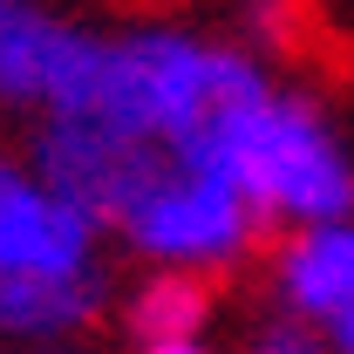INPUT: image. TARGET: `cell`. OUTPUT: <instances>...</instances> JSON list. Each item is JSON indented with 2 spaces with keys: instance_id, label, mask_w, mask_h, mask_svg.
Listing matches in <instances>:
<instances>
[{
  "instance_id": "1",
  "label": "cell",
  "mask_w": 354,
  "mask_h": 354,
  "mask_svg": "<svg viewBox=\"0 0 354 354\" xmlns=\"http://www.w3.org/2000/svg\"><path fill=\"white\" fill-rule=\"evenodd\" d=\"M266 82L272 75L232 41H205L191 28H123V35H102L95 82L75 109H95L123 130L164 143L171 157L205 164L218 130Z\"/></svg>"
},
{
  "instance_id": "2",
  "label": "cell",
  "mask_w": 354,
  "mask_h": 354,
  "mask_svg": "<svg viewBox=\"0 0 354 354\" xmlns=\"http://www.w3.org/2000/svg\"><path fill=\"white\" fill-rule=\"evenodd\" d=\"M205 164L232 177L245 191V205L279 232L354 218V157L341 143V130L307 95H293L279 82H266L225 123L218 143L205 150Z\"/></svg>"
},
{
  "instance_id": "3",
  "label": "cell",
  "mask_w": 354,
  "mask_h": 354,
  "mask_svg": "<svg viewBox=\"0 0 354 354\" xmlns=\"http://www.w3.org/2000/svg\"><path fill=\"white\" fill-rule=\"evenodd\" d=\"M109 239L130 252L143 272H191V279H218L232 266H245L266 239V218L245 205V191L212 164L177 157L157 171V184L136 198L123 218L109 225Z\"/></svg>"
},
{
  "instance_id": "4",
  "label": "cell",
  "mask_w": 354,
  "mask_h": 354,
  "mask_svg": "<svg viewBox=\"0 0 354 354\" xmlns=\"http://www.w3.org/2000/svg\"><path fill=\"white\" fill-rule=\"evenodd\" d=\"M21 157H28L68 205H82L88 218L102 225V239H109V225L157 184V171L177 164L164 143L123 130V123H109V116H95V109H55L41 123H28V150H21Z\"/></svg>"
},
{
  "instance_id": "5",
  "label": "cell",
  "mask_w": 354,
  "mask_h": 354,
  "mask_svg": "<svg viewBox=\"0 0 354 354\" xmlns=\"http://www.w3.org/2000/svg\"><path fill=\"white\" fill-rule=\"evenodd\" d=\"M102 35L48 0H0V116L41 123L75 109L95 82Z\"/></svg>"
},
{
  "instance_id": "6",
  "label": "cell",
  "mask_w": 354,
  "mask_h": 354,
  "mask_svg": "<svg viewBox=\"0 0 354 354\" xmlns=\"http://www.w3.org/2000/svg\"><path fill=\"white\" fill-rule=\"evenodd\" d=\"M102 259V225L21 150H0V272H75Z\"/></svg>"
},
{
  "instance_id": "7",
  "label": "cell",
  "mask_w": 354,
  "mask_h": 354,
  "mask_svg": "<svg viewBox=\"0 0 354 354\" xmlns=\"http://www.w3.org/2000/svg\"><path fill=\"white\" fill-rule=\"evenodd\" d=\"M116 307V272L95 259L75 272H0V348H68Z\"/></svg>"
},
{
  "instance_id": "8",
  "label": "cell",
  "mask_w": 354,
  "mask_h": 354,
  "mask_svg": "<svg viewBox=\"0 0 354 354\" xmlns=\"http://www.w3.org/2000/svg\"><path fill=\"white\" fill-rule=\"evenodd\" d=\"M272 307L313 334L354 313V218L300 225L272 245Z\"/></svg>"
},
{
  "instance_id": "9",
  "label": "cell",
  "mask_w": 354,
  "mask_h": 354,
  "mask_svg": "<svg viewBox=\"0 0 354 354\" xmlns=\"http://www.w3.org/2000/svg\"><path fill=\"white\" fill-rule=\"evenodd\" d=\"M116 307H123V327H130V348L205 341V327H212V279H191V272H143Z\"/></svg>"
},
{
  "instance_id": "10",
  "label": "cell",
  "mask_w": 354,
  "mask_h": 354,
  "mask_svg": "<svg viewBox=\"0 0 354 354\" xmlns=\"http://www.w3.org/2000/svg\"><path fill=\"white\" fill-rule=\"evenodd\" d=\"M239 354H327L320 348V334H313L307 320H293V313L266 307L252 327H245V341H239Z\"/></svg>"
},
{
  "instance_id": "11",
  "label": "cell",
  "mask_w": 354,
  "mask_h": 354,
  "mask_svg": "<svg viewBox=\"0 0 354 354\" xmlns=\"http://www.w3.org/2000/svg\"><path fill=\"white\" fill-rule=\"evenodd\" d=\"M130 354H212L205 341H164V348H130Z\"/></svg>"
},
{
  "instance_id": "12",
  "label": "cell",
  "mask_w": 354,
  "mask_h": 354,
  "mask_svg": "<svg viewBox=\"0 0 354 354\" xmlns=\"http://www.w3.org/2000/svg\"><path fill=\"white\" fill-rule=\"evenodd\" d=\"M28 354H82V341H68V348H28Z\"/></svg>"
},
{
  "instance_id": "13",
  "label": "cell",
  "mask_w": 354,
  "mask_h": 354,
  "mask_svg": "<svg viewBox=\"0 0 354 354\" xmlns=\"http://www.w3.org/2000/svg\"><path fill=\"white\" fill-rule=\"evenodd\" d=\"M0 354H7V348H0Z\"/></svg>"
}]
</instances>
